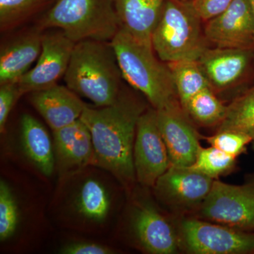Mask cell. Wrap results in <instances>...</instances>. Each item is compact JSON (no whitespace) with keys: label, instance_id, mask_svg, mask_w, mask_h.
Masks as SVG:
<instances>
[{"label":"cell","instance_id":"cell-5","mask_svg":"<svg viewBox=\"0 0 254 254\" xmlns=\"http://www.w3.org/2000/svg\"><path fill=\"white\" fill-rule=\"evenodd\" d=\"M59 28L71 41L110 42L120 29L113 0H56L40 21Z\"/></svg>","mask_w":254,"mask_h":254},{"label":"cell","instance_id":"cell-21","mask_svg":"<svg viewBox=\"0 0 254 254\" xmlns=\"http://www.w3.org/2000/svg\"><path fill=\"white\" fill-rule=\"evenodd\" d=\"M76 200L78 213L91 221H104L111 208L109 192L101 182L94 179L87 180L83 184Z\"/></svg>","mask_w":254,"mask_h":254},{"label":"cell","instance_id":"cell-4","mask_svg":"<svg viewBox=\"0 0 254 254\" xmlns=\"http://www.w3.org/2000/svg\"><path fill=\"white\" fill-rule=\"evenodd\" d=\"M202 22L190 1L165 0L151 39L160 60L165 63L198 61L208 48Z\"/></svg>","mask_w":254,"mask_h":254},{"label":"cell","instance_id":"cell-16","mask_svg":"<svg viewBox=\"0 0 254 254\" xmlns=\"http://www.w3.org/2000/svg\"><path fill=\"white\" fill-rule=\"evenodd\" d=\"M30 94L31 104L53 131L76 122L86 106L76 93L58 84Z\"/></svg>","mask_w":254,"mask_h":254},{"label":"cell","instance_id":"cell-31","mask_svg":"<svg viewBox=\"0 0 254 254\" xmlns=\"http://www.w3.org/2000/svg\"><path fill=\"white\" fill-rule=\"evenodd\" d=\"M251 6H252V12H253L254 19V0H250Z\"/></svg>","mask_w":254,"mask_h":254},{"label":"cell","instance_id":"cell-19","mask_svg":"<svg viewBox=\"0 0 254 254\" xmlns=\"http://www.w3.org/2000/svg\"><path fill=\"white\" fill-rule=\"evenodd\" d=\"M21 128L25 153L43 175L50 176L54 171L56 161L54 145L46 128L28 114L21 118Z\"/></svg>","mask_w":254,"mask_h":254},{"label":"cell","instance_id":"cell-27","mask_svg":"<svg viewBox=\"0 0 254 254\" xmlns=\"http://www.w3.org/2000/svg\"><path fill=\"white\" fill-rule=\"evenodd\" d=\"M205 139L211 146L235 158L245 151L247 145L253 142L248 135L231 130L218 131L213 136L205 137Z\"/></svg>","mask_w":254,"mask_h":254},{"label":"cell","instance_id":"cell-25","mask_svg":"<svg viewBox=\"0 0 254 254\" xmlns=\"http://www.w3.org/2000/svg\"><path fill=\"white\" fill-rule=\"evenodd\" d=\"M19 223L17 202L8 184L0 182V240L5 242L14 235Z\"/></svg>","mask_w":254,"mask_h":254},{"label":"cell","instance_id":"cell-1","mask_svg":"<svg viewBox=\"0 0 254 254\" xmlns=\"http://www.w3.org/2000/svg\"><path fill=\"white\" fill-rule=\"evenodd\" d=\"M145 110L141 100L121 91L112 105H86L80 118L91 132L93 165L108 170L127 188L136 180L133 146L137 124Z\"/></svg>","mask_w":254,"mask_h":254},{"label":"cell","instance_id":"cell-6","mask_svg":"<svg viewBox=\"0 0 254 254\" xmlns=\"http://www.w3.org/2000/svg\"><path fill=\"white\" fill-rule=\"evenodd\" d=\"M180 250L191 254H254V233L198 218L177 227Z\"/></svg>","mask_w":254,"mask_h":254},{"label":"cell","instance_id":"cell-26","mask_svg":"<svg viewBox=\"0 0 254 254\" xmlns=\"http://www.w3.org/2000/svg\"><path fill=\"white\" fill-rule=\"evenodd\" d=\"M48 0H0V24L1 29L19 22L36 12Z\"/></svg>","mask_w":254,"mask_h":254},{"label":"cell","instance_id":"cell-14","mask_svg":"<svg viewBox=\"0 0 254 254\" xmlns=\"http://www.w3.org/2000/svg\"><path fill=\"white\" fill-rule=\"evenodd\" d=\"M131 225L138 245L148 253L173 254L180 250L177 227L150 203L136 205Z\"/></svg>","mask_w":254,"mask_h":254},{"label":"cell","instance_id":"cell-8","mask_svg":"<svg viewBox=\"0 0 254 254\" xmlns=\"http://www.w3.org/2000/svg\"><path fill=\"white\" fill-rule=\"evenodd\" d=\"M133 164L138 183L153 187L159 177L171 166L168 149L157 122L156 110L148 108L137 124Z\"/></svg>","mask_w":254,"mask_h":254},{"label":"cell","instance_id":"cell-11","mask_svg":"<svg viewBox=\"0 0 254 254\" xmlns=\"http://www.w3.org/2000/svg\"><path fill=\"white\" fill-rule=\"evenodd\" d=\"M159 129L170 157L171 165H193L200 147L199 136L180 102L156 110Z\"/></svg>","mask_w":254,"mask_h":254},{"label":"cell","instance_id":"cell-7","mask_svg":"<svg viewBox=\"0 0 254 254\" xmlns=\"http://www.w3.org/2000/svg\"><path fill=\"white\" fill-rule=\"evenodd\" d=\"M202 220L242 230H254V175L245 184L232 185L214 180L198 209Z\"/></svg>","mask_w":254,"mask_h":254},{"label":"cell","instance_id":"cell-20","mask_svg":"<svg viewBox=\"0 0 254 254\" xmlns=\"http://www.w3.org/2000/svg\"><path fill=\"white\" fill-rule=\"evenodd\" d=\"M167 64L173 75L177 96L183 109L192 97L210 88L198 61L182 60Z\"/></svg>","mask_w":254,"mask_h":254},{"label":"cell","instance_id":"cell-33","mask_svg":"<svg viewBox=\"0 0 254 254\" xmlns=\"http://www.w3.org/2000/svg\"><path fill=\"white\" fill-rule=\"evenodd\" d=\"M252 143H253V148H254V141L253 142H252Z\"/></svg>","mask_w":254,"mask_h":254},{"label":"cell","instance_id":"cell-24","mask_svg":"<svg viewBox=\"0 0 254 254\" xmlns=\"http://www.w3.org/2000/svg\"><path fill=\"white\" fill-rule=\"evenodd\" d=\"M235 164L236 158L215 147H200L195 163L191 166L215 180L231 172Z\"/></svg>","mask_w":254,"mask_h":254},{"label":"cell","instance_id":"cell-2","mask_svg":"<svg viewBox=\"0 0 254 254\" xmlns=\"http://www.w3.org/2000/svg\"><path fill=\"white\" fill-rule=\"evenodd\" d=\"M121 70L110 42L76 43L66 73V86L96 107L115 103L121 92Z\"/></svg>","mask_w":254,"mask_h":254},{"label":"cell","instance_id":"cell-23","mask_svg":"<svg viewBox=\"0 0 254 254\" xmlns=\"http://www.w3.org/2000/svg\"><path fill=\"white\" fill-rule=\"evenodd\" d=\"M231 130L245 133L254 141V85L227 106L226 116L218 131Z\"/></svg>","mask_w":254,"mask_h":254},{"label":"cell","instance_id":"cell-10","mask_svg":"<svg viewBox=\"0 0 254 254\" xmlns=\"http://www.w3.org/2000/svg\"><path fill=\"white\" fill-rule=\"evenodd\" d=\"M75 44L62 31L43 34L36 64L18 81L23 94L58 84L66 73Z\"/></svg>","mask_w":254,"mask_h":254},{"label":"cell","instance_id":"cell-3","mask_svg":"<svg viewBox=\"0 0 254 254\" xmlns=\"http://www.w3.org/2000/svg\"><path fill=\"white\" fill-rule=\"evenodd\" d=\"M110 43L123 78L143 93L153 108L162 109L178 101L171 71L168 64L157 59L153 47L137 41L123 28Z\"/></svg>","mask_w":254,"mask_h":254},{"label":"cell","instance_id":"cell-13","mask_svg":"<svg viewBox=\"0 0 254 254\" xmlns=\"http://www.w3.org/2000/svg\"><path fill=\"white\" fill-rule=\"evenodd\" d=\"M207 41L217 48L254 49V19L250 0H234L225 11L207 21Z\"/></svg>","mask_w":254,"mask_h":254},{"label":"cell","instance_id":"cell-9","mask_svg":"<svg viewBox=\"0 0 254 254\" xmlns=\"http://www.w3.org/2000/svg\"><path fill=\"white\" fill-rule=\"evenodd\" d=\"M213 181L192 166L171 165L159 177L153 188L164 204L173 210L186 212L199 208Z\"/></svg>","mask_w":254,"mask_h":254},{"label":"cell","instance_id":"cell-28","mask_svg":"<svg viewBox=\"0 0 254 254\" xmlns=\"http://www.w3.org/2000/svg\"><path fill=\"white\" fill-rule=\"evenodd\" d=\"M23 95L18 81L0 84V131L3 133L10 112Z\"/></svg>","mask_w":254,"mask_h":254},{"label":"cell","instance_id":"cell-12","mask_svg":"<svg viewBox=\"0 0 254 254\" xmlns=\"http://www.w3.org/2000/svg\"><path fill=\"white\" fill-rule=\"evenodd\" d=\"M198 63L213 91L238 86L254 74L253 50L208 48Z\"/></svg>","mask_w":254,"mask_h":254},{"label":"cell","instance_id":"cell-18","mask_svg":"<svg viewBox=\"0 0 254 254\" xmlns=\"http://www.w3.org/2000/svg\"><path fill=\"white\" fill-rule=\"evenodd\" d=\"M120 28L137 41L152 46V35L165 0H113Z\"/></svg>","mask_w":254,"mask_h":254},{"label":"cell","instance_id":"cell-29","mask_svg":"<svg viewBox=\"0 0 254 254\" xmlns=\"http://www.w3.org/2000/svg\"><path fill=\"white\" fill-rule=\"evenodd\" d=\"M234 0H192V6L195 12L207 22L225 11Z\"/></svg>","mask_w":254,"mask_h":254},{"label":"cell","instance_id":"cell-22","mask_svg":"<svg viewBox=\"0 0 254 254\" xmlns=\"http://www.w3.org/2000/svg\"><path fill=\"white\" fill-rule=\"evenodd\" d=\"M184 110L200 126L219 127L226 116L227 106L217 98L211 88H207L192 97Z\"/></svg>","mask_w":254,"mask_h":254},{"label":"cell","instance_id":"cell-15","mask_svg":"<svg viewBox=\"0 0 254 254\" xmlns=\"http://www.w3.org/2000/svg\"><path fill=\"white\" fill-rule=\"evenodd\" d=\"M55 161L60 173H72L93 165L94 148L91 132L80 119L53 131Z\"/></svg>","mask_w":254,"mask_h":254},{"label":"cell","instance_id":"cell-32","mask_svg":"<svg viewBox=\"0 0 254 254\" xmlns=\"http://www.w3.org/2000/svg\"><path fill=\"white\" fill-rule=\"evenodd\" d=\"M178 1H183V2H190L192 0H178Z\"/></svg>","mask_w":254,"mask_h":254},{"label":"cell","instance_id":"cell-17","mask_svg":"<svg viewBox=\"0 0 254 254\" xmlns=\"http://www.w3.org/2000/svg\"><path fill=\"white\" fill-rule=\"evenodd\" d=\"M42 36L38 30L27 32L6 43L0 50V84L18 81L39 58Z\"/></svg>","mask_w":254,"mask_h":254},{"label":"cell","instance_id":"cell-30","mask_svg":"<svg viewBox=\"0 0 254 254\" xmlns=\"http://www.w3.org/2000/svg\"><path fill=\"white\" fill-rule=\"evenodd\" d=\"M63 254H111L113 251L105 246L91 242H80L64 246L60 250Z\"/></svg>","mask_w":254,"mask_h":254}]
</instances>
